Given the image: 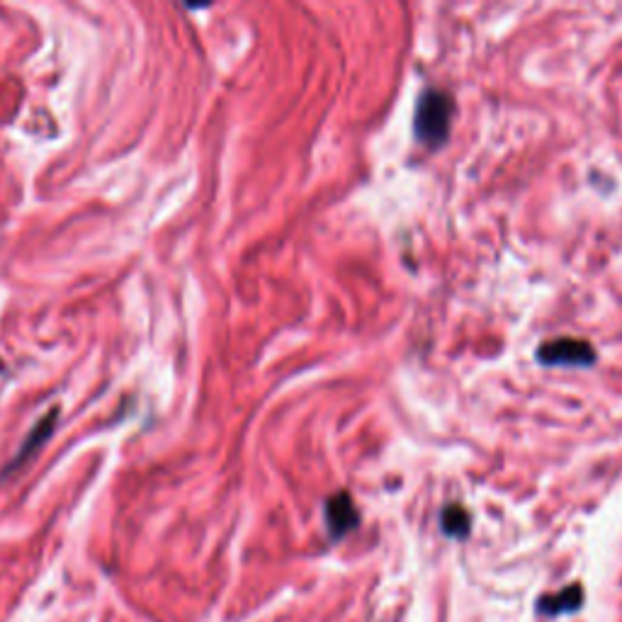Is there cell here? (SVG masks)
Returning a JSON list of instances; mask_svg holds the SVG:
<instances>
[{"instance_id":"1","label":"cell","mask_w":622,"mask_h":622,"mask_svg":"<svg viewBox=\"0 0 622 622\" xmlns=\"http://www.w3.org/2000/svg\"><path fill=\"white\" fill-rule=\"evenodd\" d=\"M455 102L443 90H425L417 106V139L425 147H440L448 139Z\"/></svg>"},{"instance_id":"5","label":"cell","mask_w":622,"mask_h":622,"mask_svg":"<svg viewBox=\"0 0 622 622\" xmlns=\"http://www.w3.org/2000/svg\"><path fill=\"white\" fill-rule=\"evenodd\" d=\"M443 528L452 538H464L470 533V513H466L462 505H450L443 513Z\"/></svg>"},{"instance_id":"6","label":"cell","mask_w":622,"mask_h":622,"mask_svg":"<svg viewBox=\"0 0 622 622\" xmlns=\"http://www.w3.org/2000/svg\"><path fill=\"white\" fill-rule=\"evenodd\" d=\"M0 370H3V362H0Z\"/></svg>"},{"instance_id":"3","label":"cell","mask_w":622,"mask_h":622,"mask_svg":"<svg viewBox=\"0 0 622 622\" xmlns=\"http://www.w3.org/2000/svg\"><path fill=\"white\" fill-rule=\"evenodd\" d=\"M327 523L333 538H343L348 530H353L358 525V511L355 503L348 494H335L327 503Z\"/></svg>"},{"instance_id":"4","label":"cell","mask_w":622,"mask_h":622,"mask_svg":"<svg viewBox=\"0 0 622 622\" xmlns=\"http://www.w3.org/2000/svg\"><path fill=\"white\" fill-rule=\"evenodd\" d=\"M57 419H59V411L54 409V411H49V413H47L42 423H37V425H34V431L30 433L28 440H24V445L20 448V455H18L16 462L10 464V470H16V466H18L22 460H28L30 455H34L37 448L42 445L51 433H54V423H57Z\"/></svg>"},{"instance_id":"2","label":"cell","mask_w":622,"mask_h":622,"mask_svg":"<svg viewBox=\"0 0 622 622\" xmlns=\"http://www.w3.org/2000/svg\"><path fill=\"white\" fill-rule=\"evenodd\" d=\"M542 365H564V368H586L595 362V350L579 339H556L544 343L538 350Z\"/></svg>"}]
</instances>
